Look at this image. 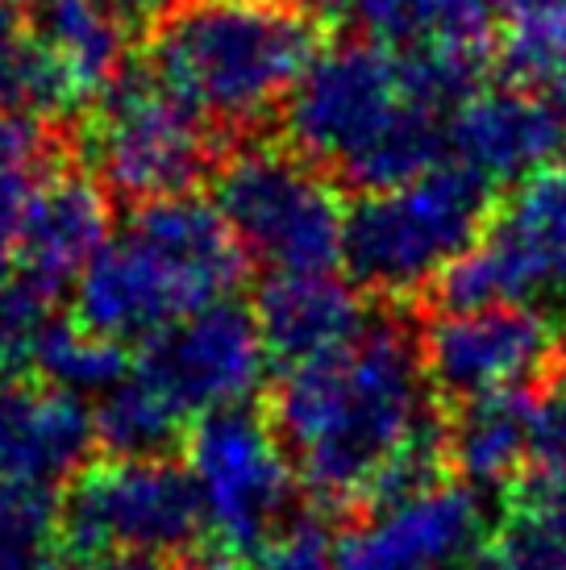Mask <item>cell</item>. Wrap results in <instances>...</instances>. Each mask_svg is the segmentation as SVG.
Here are the masks:
<instances>
[{
	"label": "cell",
	"mask_w": 566,
	"mask_h": 570,
	"mask_svg": "<svg viewBox=\"0 0 566 570\" xmlns=\"http://www.w3.org/2000/svg\"><path fill=\"white\" fill-rule=\"evenodd\" d=\"M563 350L546 313L529 304H491L471 313H424L421 358L441 404L534 387Z\"/></svg>",
	"instance_id": "11"
},
{
	"label": "cell",
	"mask_w": 566,
	"mask_h": 570,
	"mask_svg": "<svg viewBox=\"0 0 566 570\" xmlns=\"http://www.w3.org/2000/svg\"><path fill=\"white\" fill-rule=\"evenodd\" d=\"M33 38L64 71L79 105H88L100 83L126 63L129 21L109 0H38L26 9Z\"/></svg>",
	"instance_id": "20"
},
{
	"label": "cell",
	"mask_w": 566,
	"mask_h": 570,
	"mask_svg": "<svg viewBox=\"0 0 566 570\" xmlns=\"http://www.w3.org/2000/svg\"><path fill=\"white\" fill-rule=\"evenodd\" d=\"M496 188L458 159H441L404 184L359 191L347 208L342 267L375 304L421 301L455 258L484 238Z\"/></svg>",
	"instance_id": "5"
},
{
	"label": "cell",
	"mask_w": 566,
	"mask_h": 570,
	"mask_svg": "<svg viewBox=\"0 0 566 570\" xmlns=\"http://www.w3.org/2000/svg\"><path fill=\"white\" fill-rule=\"evenodd\" d=\"M263 366L267 350L254 308L230 296L142 342L134 371L188 421H201L213 409L246 404L263 383Z\"/></svg>",
	"instance_id": "12"
},
{
	"label": "cell",
	"mask_w": 566,
	"mask_h": 570,
	"mask_svg": "<svg viewBox=\"0 0 566 570\" xmlns=\"http://www.w3.org/2000/svg\"><path fill=\"white\" fill-rule=\"evenodd\" d=\"M79 570H237V567H230L213 550H201V554H109Z\"/></svg>",
	"instance_id": "30"
},
{
	"label": "cell",
	"mask_w": 566,
	"mask_h": 570,
	"mask_svg": "<svg viewBox=\"0 0 566 570\" xmlns=\"http://www.w3.org/2000/svg\"><path fill=\"white\" fill-rule=\"evenodd\" d=\"M479 83V59L396 50L347 33L316 50L280 117L292 150L342 188L375 191L450 159V112Z\"/></svg>",
	"instance_id": "2"
},
{
	"label": "cell",
	"mask_w": 566,
	"mask_h": 570,
	"mask_svg": "<svg viewBox=\"0 0 566 570\" xmlns=\"http://www.w3.org/2000/svg\"><path fill=\"white\" fill-rule=\"evenodd\" d=\"M0 109L30 117H59L79 109V96L71 92L64 71L33 38L26 9L9 0H0Z\"/></svg>",
	"instance_id": "24"
},
{
	"label": "cell",
	"mask_w": 566,
	"mask_h": 570,
	"mask_svg": "<svg viewBox=\"0 0 566 570\" xmlns=\"http://www.w3.org/2000/svg\"><path fill=\"white\" fill-rule=\"evenodd\" d=\"M9 4H17V9H30V4H38V0H9Z\"/></svg>",
	"instance_id": "32"
},
{
	"label": "cell",
	"mask_w": 566,
	"mask_h": 570,
	"mask_svg": "<svg viewBox=\"0 0 566 570\" xmlns=\"http://www.w3.org/2000/svg\"><path fill=\"white\" fill-rule=\"evenodd\" d=\"M254 321L263 333L267 363L287 371L359 337L371 321V308L359 287L350 279H333V271L271 275L254 296Z\"/></svg>",
	"instance_id": "18"
},
{
	"label": "cell",
	"mask_w": 566,
	"mask_h": 570,
	"mask_svg": "<svg viewBox=\"0 0 566 570\" xmlns=\"http://www.w3.org/2000/svg\"><path fill=\"white\" fill-rule=\"evenodd\" d=\"M441 404V400H438ZM450 471L471 488L488 491L517 479L529 459V387L441 404Z\"/></svg>",
	"instance_id": "19"
},
{
	"label": "cell",
	"mask_w": 566,
	"mask_h": 570,
	"mask_svg": "<svg viewBox=\"0 0 566 570\" xmlns=\"http://www.w3.org/2000/svg\"><path fill=\"white\" fill-rule=\"evenodd\" d=\"M96 454V421L79 396L42 380L0 392V483L64 491Z\"/></svg>",
	"instance_id": "16"
},
{
	"label": "cell",
	"mask_w": 566,
	"mask_h": 570,
	"mask_svg": "<svg viewBox=\"0 0 566 570\" xmlns=\"http://www.w3.org/2000/svg\"><path fill=\"white\" fill-rule=\"evenodd\" d=\"M96 421V450L109 459H172L184 454L188 433L196 421H188L172 400L146 383L138 371H129L113 392L100 396L92 409Z\"/></svg>",
	"instance_id": "22"
},
{
	"label": "cell",
	"mask_w": 566,
	"mask_h": 570,
	"mask_svg": "<svg viewBox=\"0 0 566 570\" xmlns=\"http://www.w3.org/2000/svg\"><path fill=\"white\" fill-rule=\"evenodd\" d=\"M113 234L109 188L88 167H50V175L33 188L21 238H17L13 275L30 287L59 301L76 287L84 267Z\"/></svg>",
	"instance_id": "15"
},
{
	"label": "cell",
	"mask_w": 566,
	"mask_h": 570,
	"mask_svg": "<svg viewBox=\"0 0 566 570\" xmlns=\"http://www.w3.org/2000/svg\"><path fill=\"white\" fill-rule=\"evenodd\" d=\"M316 26L371 38L396 50L488 59L496 47V0H292Z\"/></svg>",
	"instance_id": "17"
},
{
	"label": "cell",
	"mask_w": 566,
	"mask_h": 570,
	"mask_svg": "<svg viewBox=\"0 0 566 570\" xmlns=\"http://www.w3.org/2000/svg\"><path fill=\"white\" fill-rule=\"evenodd\" d=\"M213 205L237 246L271 275H321L342 263V184L292 146H246L213 171Z\"/></svg>",
	"instance_id": "7"
},
{
	"label": "cell",
	"mask_w": 566,
	"mask_h": 570,
	"mask_svg": "<svg viewBox=\"0 0 566 570\" xmlns=\"http://www.w3.org/2000/svg\"><path fill=\"white\" fill-rule=\"evenodd\" d=\"M424 313H471L491 304L566 308V155L517 184L471 250L421 296Z\"/></svg>",
	"instance_id": "10"
},
{
	"label": "cell",
	"mask_w": 566,
	"mask_h": 570,
	"mask_svg": "<svg viewBox=\"0 0 566 570\" xmlns=\"http://www.w3.org/2000/svg\"><path fill=\"white\" fill-rule=\"evenodd\" d=\"M458 570H500V567H496V562H491V554L484 550V554H475L467 567H458Z\"/></svg>",
	"instance_id": "31"
},
{
	"label": "cell",
	"mask_w": 566,
	"mask_h": 570,
	"mask_svg": "<svg viewBox=\"0 0 566 570\" xmlns=\"http://www.w3.org/2000/svg\"><path fill=\"white\" fill-rule=\"evenodd\" d=\"M529 459L566 475V342L550 371L529 387Z\"/></svg>",
	"instance_id": "28"
},
{
	"label": "cell",
	"mask_w": 566,
	"mask_h": 570,
	"mask_svg": "<svg viewBox=\"0 0 566 570\" xmlns=\"http://www.w3.org/2000/svg\"><path fill=\"white\" fill-rule=\"evenodd\" d=\"M59 495L55 488L0 483V570H50L59 554Z\"/></svg>",
	"instance_id": "26"
},
{
	"label": "cell",
	"mask_w": 566,
	"mask_h": 570,
	"mask_svg": "<svg viewBox=\"0 0 566 570\" xmlns=\"http://www.w3.org/2000/svg\"><path fill=\"white\" fill-rule=\"evenodd\" d=\"M254 570H338L330 558V521L325 517H300L280 541H271Z\"/></svg>",
	"instance_id": "29"
},
{
	"label": "cell",
	"mask_w": 566,
	"mask_h": 570,
	"mask_svg": "<svg viewBox=\"0 0 566 570\" xmlns=\"http://www.w3.org/2000/svg\"><path fill=\"white\" fill-rule=\"evenodd\" d=\"M433 400L421 313L383 304L347 346L280 371L263 412L313 512L342 529Z\"/></svg>",
	"instance_id": "1"
},
{
	"label": "cell",
	"mask_w": 566,
	"mask_h": 570,
	"mask_svg": "<svg viewBox=\"0 0 566 570\" xmlns=\"http://www.w3.org/2000/svg\"><path fill=\"white\" fill-rule=\"evenodd\" d=\"M33 380L64 387L71 396H105L129 375L126 342H113L105 333L88 330L79 321H55L42 330L33 350Z\"/></svg>",
	"instance_id": "25"
},
{
	"label": "cell",
	"mask_w": 566,
	"mask_h": 570,
	"mask_svg": "<svg viewBox=\"0 0 566 570\" xmlns=\"http://www.w3.org/2000/svg\"><path fill=\"white\" fill-rule=\"evenodd\" d=\"M484 491L446 479L409 504L342 524L333 562L338 570H458L479 554Z\"/></svg>",
	"instance_id": "13"
},
{
	"label": "cell",
	"mask_w": 566,
	"mask_h": 570,
	"mask_svg": "<svg viewBox=\"0 0 566 570\" xmlns=\"http://www.w3.org/2000/svg\"><path fill=\"white\" fill-rule=\"evenodd\" d=\"M496 63L504 80L554 88L566 76V0H496Z\"/></svg>",
	"instance_id": "23"
},
{
	"label": "cell",
	"mask_w": 566,
	"mask_h": 570,
	"mask_svg": "<svg viewBox=\"0 0 566 570\" xmlns=\"http://www.w3.org/2000/svg\"><path fill=\"white\" fill-rule=\"evenodd\" d=\"M50 296L9 275L0 284V375H17L33 363L38 337L50 325Z\"/></svg>",
	"instance_id": "27"
},
{
	"label": "cell",
	"mask_w": 566,
	"mask_h": 570,
	"mask_svg": "<svg viewBox=\"0 0 566 570\" xmlns=\"http://www.w3.org/2000/svg\"><path fill=\"white\" fill-rule=\"evenodd\" d=\"M246 271L251 258L205 196L142 200L76 279V321L113 342H150L175 321L230 301Z\"/></svg>",
	"instance_id": "3"
},
{
	"label": "cell",
	"mask_w": 566,
	"mask_h": 570,
	"mask_svg": "<svg viewBox=\"0 0 566 570\" xmlns=\"http://www.w3.org/2000/svg\"><path fill=\"white\" fill-rule=\"evenodd\" d=\"M79 159L129 205L192 191L217 171V129L146 63H121L88 100Z\"/></svg>",
	"instance_id": "6"
},
{
	"label": "cell",
	"mask_w": 566,
	"mask_h": 570,
	"mask_svg": "<svg viewBox=\"0 0 566 570\" xmlns=\"http://www.w3.org/2000/svg\"><path fill=\"white\" fill-rule=\"evenodd\" d=\"M488 554L500 570H566V475L550 466L504 483Z\"/></svg>",
	"instance_id": "21"
},
{
	"label": "cell",
	"mask_w": 566,
	"mask_h": 570,
	"mask_svg": "<svg viewBox=\"0 0 566 570\" xmlns=\"http://www.w3.org/2000/svg\"><path fill=\"white\" fill-rule=\"evenodd\" d=\"M321 50L292 0H172L150 21L146 67L217 134L283 109Z\"/></svg>",
	"instance_id": "4"
},
{
	"label": "cell",
	"mask_w": 566,
	"mask_h": 570,
	"mask_svg": "<svg viewBox=\"0 0 566 570\" xmlns=\"http://www.w3.org/2000/svg\"><path fill=\"white\" fill-rule=\"evenodd\" d=\"M450 159L484 175L491 188H517L550 167L566 146V121L558 105H546L525 83H479L450 112Z\"/></svg>",
	"instance_id": "14"
},
{
	"label": "cell",
	"mask_w": 566,
	"mask_h": 570,
	"mask_svg": "<svg viewBox=\"0 0 566 570\" xmlns=\"http://www.w3.org/2000/svg\"><path fill=\"white\" fill-rule=\"evenodd\" d=\"M205 533L201 483L175 454H100L59 495V554L67 570L109 554H196Z\"/></svg>",
	"instance_id": "8"
},
{
	"label": "cell",
	"mask_w": 566,
	"mask_h": 570,
	"mask_svg": "<svg viewBox=\"0 0 566 570\" xmlns=\"http://www.w3.org/2000/svg\"><path fill=\"white\" fill-rule=\"evenodd\" d=\"M205 495L213 554L237 570H254L271 541H280L313 508L300 504V479L283 454L263 404H225L205 412L184 445Z\"/></svg>",
	"instance_id": "9"
}]
</instances>
